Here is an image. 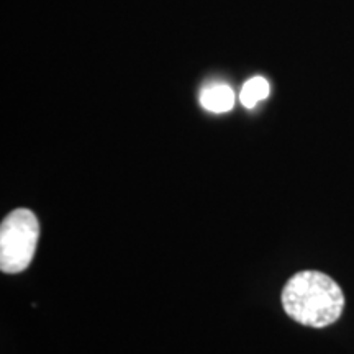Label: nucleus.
<instances>
[{
	"mask_svg": "<svg viewBox=\"0 0 354 354\" xmlns=\"http://www.w3.org/2000/svg\"><path fill=\"white\" fill-rule=\"evenodd\" d=\"M201 104L203 109L210 110L215 113H225L233 109L234 94L233 91L225 84H216L202 92Z\"/></svg>",
	"mask_w": 354,
	"mask_h": 354,
	"instance_id": "nucleus-3",
	"label": "nucleus"
},
{
	"mask_svg": "<svg viewBox=\"0 0 354 354\" xmlns=\"http://www.w3.org/2000/svg\"><path fill=\"white\" fill-rule=\"evenodd\" d=\"M281 300L292 320L312 328H325L335 323L344 308L339 286L318 271H302L290 277Z\"/></svg>",
	"mask_w": 354,
	"mask_h": 354,
	"instance_id": "nucleus-1",
	"label": "nucleus"
},
{
	"mask_svg": "<svg viewBox=\"0 0 354 354\" xmlns=\"http://www.w3.org/2000/svg\"><path fill=\"white\" fill-rule=\"evenodd\" d=\"M39 238L37 215L28 209H17L0 225V269L6 274H19L33 261Z\"/></svg>",
	"mask_w": 354,
	"mask_h": 354,
	"instance_id": "nucleus-2",
	"label": "nucleus"
},
{
	"mask_svg": "<svg viewBox=\"0 0 354 354\" xmlns=\"http://www.w3.org/2000/svg\"><path fill=\"white\" fill-rule=\"evenodd\" d=\"M269 92H271V87H269V82L264 77H253L243 86L240 100L245 107L251 109L258 102L264 100L269 95Z\"/></svg>",
	"mask_w": 354,
	"mask_h": 354,
	"instance_id": "nucleus-4",
	"label": "nucleus"
}]
</instances>
